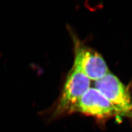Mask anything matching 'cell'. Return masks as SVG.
Masks as SVG:
<instances>
[{
	"instance_id": "obj_1",
	"label": "cell",
	"mask_w": 132,
	"mask_h": 132,
	"mask_svg": "<svg viewBox=\"0 0 132 132\" xmlns=\"http://www.w3.org/2000/svg\"><path fill=\"white\" fill-rule=\"evenodd\" d=\"M90 80L85 74L72 66L57 100L48 109L40 113L45 122L49 123L73 113L77 102L90 88Z\"/></svg>"
},
{
	"instance_id": "obj_4",
	"label": "cell",
	"mask_w": 132,
	"mask_h": 132,
	"mask_svg": "<svg viewBox=\"0 0 132 132\" xmlns=\"http://www.w3.org/2000/svg\"><path fill=\"white\" fill-rule=\"evenodd\" d=\"M74 113H80L100 121L118 116L110 101L95 88H89L82 95L74 107Z\"/></svg>"
},
{
	"instance_id": "obj_3",
	"label": "cell",
	"mask_w": 132,
	"mask_h": 132,
	"mask_svg": "<svg viewBox=\"0 0 132 132\" xmlns=\"http://www.w3.org/2000/svg\"><path fill=\"white\" fill-rule=\"evenodd\" d=\"M74 43V60L73 66L95 81L101 79L110 72L102 56L80 43L72 34Z\"/></svg>"
},
{
	"instance_id": "obj_2",
	"label": "cell",
	"mask_w": 132,
	"mask_h": 132,
	"mask_svg": "<svg viewBox=\"0 0 132 132\" xmlns=\"http://www.w3.org/2000/svg\"><path fill=\"white\" fill-rule=\"evenodd\" d=\"M94 85L110 101L118 116L132 121V97L128 89L117 77L110 72L95 81Z\"/></svg>"
}]
</instances>
